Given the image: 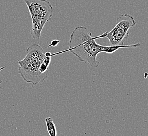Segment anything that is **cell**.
Wrapping results in <instances>:
<instances>
[{"label":"cell","instance_id":"obj_7","mask_svg":"<svg viewBox=\"0 0 148 136\" xmlns=\"http://www.w3.org/2000/svg\"><path fill=\"white\" fill-rule=\"evenodd\" d=\"M60 41L57 40H53L51 42V44L49 46V47H51V46H53V47H55L59 44Z\"/></svg>","mask_w":148,"mask_h":136},{"label":"cell","instance_id":"obj_4","mask_svg":"<svg viewBox=\"0 0 148 136\" xmlns=\"http://www.w3.org/2000/svg\"><path fill=\"white\" fill-rule=\"evenodd\" d=\"M137 24L134 17L128 14L121 15L117 19V23L111 31H106L99 35V38H107L108 46L123 45V40L128 38V32Z\"/></svg>","mask_w":148,"mask_h":136},{"label":"cell","instance_id":"obj_5","mask_svg":"<svg viewBox=\"0 0 148 136\" xmlns=\"http://www.w3.org/2000/svg\"><path fill=\"white\" fill-rule=\"evenodd\" d=\"M140 46V43H137L133 45H118V46H105L104 48L102 50L101 52H105L107 54H111L114 53L115 51L118 50L119 49L122 48H136Z\"/></svg>","mask_w":148,"mask_h":136},{"label":"cell","instance_id":"obj_1","mask_svg":"<svg viewBox=\"0 0 148 136\" xmlns=\"http://www.w3.org/2000/svg\"><path fill=\"white\" fill-rule=\"evenodd\" d=\"M99 36L92 37L88 29L83 26H77L70 36L69 48L64 52L70 51L80 61L88 63L93 68H97L100 63L97 60V55L101 53L105 46L96 41Z\"/></svg>","mask_w":148,"mask_h":136},{"label":"cell","instance_id":"obj_3","mask_svg":"<svg viewBox=\"0 0 148 136\" xmlns=\"http://www.w3.org/2000/svg\"><path fill=\"white\" fill-rule=\"evenodd\" d=\"M28 7L32 22L31 34L32 38L39 40L46 23L53 15V7L47 0H23Z\"/></svg>","mask_w":148,"mask_h":136},{"label":"cell","instance_id":"obj_6","mask_svg":"<svg viewBox=\"0 0 148 136\" xmlns=\"http://www.w3.org/2000/svg\"><path fill=\"white\" fill-rule=\"evenodd\" d=\"M45 120L47 130L49 136H57V129L53 119L51 117H47Z\"/></svg>","mask_w":148,"mask_h":136},{"label":"cell","instance_id":"obj_2","mask_svg":"<svg viewBox=\"0 0 148 136\" xmlns=\"http://www.w3.org/2000/svg\"><path fill=\"white\" fill-rule=\"evenodd\" d=\"M45 58L42 47L37 44L29 46L25 57L18 61V72L27 83L36 85L44 82L47 74L42 73L40 67Z\"/></svg>","mask_w":148,"mask_h":136},{"label":"cell","instance_id":"obj_8","mask_svg":"<svg viewBox=\"0 0 148 136\" xmlns=\"http://www.w3.org/2000/svg\"><path fill=\"white\" fill-rule=\"evenodd\" d=\"M6 67H2V68H0V71H1V70H3L4 69H5V68H6Z\"/></svg>","mask_w":148,"mask_h":136}]
</instances>
